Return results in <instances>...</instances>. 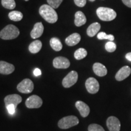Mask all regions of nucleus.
Wrapping results in <instances>:
<instances>
[{"label": "nucleus", "instance_id": "f257e3e1", "mask_svg": "<svg viewBox=\"0 0 131 131\" xmlns=\"http://www.w3.org/2000/svg\"><path fill=\"white\" fill-rule=\"evenodd\" d=\"M39 13L42 18L47 23L53 24L58 20V15L53 7L47 4L41 6L39 9Z\"/></svg>", "mask_w": 131, "mask_h": 131}, {"label": "nucleus", "instance_id": "f03ea898", "mask_svg": "<svg viewBox=\"0 0 131 131\" xmlns=\"http://www.w3.org/2000/svg\"><path fill=\"white\" fill-rule=\"evenodd\" d=\"M19 35V30L15 26L9 24L0 32V38L3 40H9L15 39Z\"/></svg>", "mask_w": 131, "mask_h": 131}, {"label": "nucleus", "instance_id": "7ed1b4c3", "mask_svg": "<svg viewBox=\"0 0 131 131\" xmlns=\"http://www.w3.org/2000/svg\"><path fill=\"white\" fill-rule=\"evenodd\" d=\"M96 15L101 20L111 21L114 20L117 16V13L111 8L100 7L96 9Z\"/></svg>", "mask_w": 131, "mask_h": 131}, {"label": "nucleus", "instance_id": "20e7f679", "mask_svg": "<svg viewBox=\"0 0 131 131\" xmlns=\"http://www.w3.org/2000/svg\"><path fill=\"white\" fill-rule=\"evenodd\" d=\"M79 123V119L75 116L70 115L63 117L60 119L58 123V126L60 129H67L74 126L77 125Z\"/></svg>", "mask_w": 131, "mask_h": 131}, {"label": "nucleus", "instance_id": "39448f33", "mask_svg": "<svg viewBox=\"0 0 131 131\" xmlns=\"http://www.w3.org/2000/svg\"><path fill=\"white\" fill-rule=\"evenodd\" d=\"M34 85L32 80L26 78L20 82L17 86V89L19 92L23 94H29L34 90Z\"/></svg>", "mask_w": 131, "mask_h": 131}, {"label": "nucleus", "instance_id": "423d86ee", "mask_svg": "<svg viewBox=\"0 0 131 131\" xmlns=\"http://www.w3.org/2000/svg\"><path fill=\"white\" fill-rule=\"evenodd\" d=\"M78 73L76 71L72 70L64 78L62 81V84L64 88H69L74 85L77 82L78 80Z\"/></svg>", "mask_w": 131, "mask_h": 131}, {"label": "nucleus", "instance_id": "0eeeda50", "mask_svg": "<svg viewBox=\"0 0 131 131\" xmlns=\"http://www.w3.org/2000/svg\"><path fill=\"white\" fill-rule=\"evenodd\" d=\"M42 104V100L38 95H32L27 98L26 101V106L29 109H37L40 107Z\"/></svg>", "mask_w": 131, "mask_h": 131}, {"label": "nucleus", "instance_id": "6e6552de", "mask_svg": "<svg viewBox=\"0 0 131 131\" xmlns=\"http://www.w3.org/2000/svg\"><path fill=\"white\" fill-rule=\"evenodd\" d=\"M87 91L90 94H94L97 93L100 89V84L97 80L93 77L88 78L85 83Z\"/></svg>", "mask_w": 131, "mask_h": 131}, {"label": "nucleus", "instance_id": "1a4fd4ad", "mask_svg": "<svg viewBox=\"0 0 131 131\" xmlns=\"http://www.w3.org/2000/svg\"><path fill=\"white\" fill-rule=\"evenodd\" d=\"M106 124L109 131H119L120 130V122L117 117L114 116L108 118L106 121Z\"/></svg>", "mask_w": 131, "mask_h": 131}, {"label": "nucleus", "instance_id": "9d476101", "mask_svg": "<svg viewBox=\"0 0 131 131\" xmlns=\"http://www.w3.org/2000/svg\"><path fill=\"white\" fill-rule=\"evenodd\" d=\"M53 66L57 69H67L70 66V61L63 57H58L53 59Z\"/></svg>", "mask_w": 131, "mask_h": 131}, {"label": "nucleus", "instance_id": "9b49d317", "mask_svg": "<svg viewBox=\"0 0 131 131\" xmlns=\"http://www.w3.org/2000/svg\"><path fill=\"white\" fill-rule=\"evenodd\" d=\"M22 101V98L18 94H12L6 96L4 98L5 105L7 106L9 104H13L15 107Z\"/></svg>", "mask_w": 131, "mask_h": 131}, {"label": "nucleus", "instance_id": "f8f14e48", "mask_svg": "<svg viewBox=\"0 0 131 131\" xmlns=\"http://www.w3.org/2000/svg\"><path fill=\"white\" fill-rule=\"evenodd\" d=\"M131 73V69L127 66H123L119 69L115 75V79L117 81H123L128 77Z\"/></svg>", "mask_w": 131, "mask_h": 131}, {"label": "nucleus", "instance_id": "ddd939ff", "mask_svg": "<svg viewBox=\"0 0 131 131\" xmlns=\"http://www.w3.org/2000/svg\"><path fill=\"white\" fill-rule=\"evenodd\" d=\"M15 70V66L12 64L6 61H0V73L3 75H9Z\"/></svg>", "mask_w": 131, "mask_h": 131}, {"label": "nucleus", "instance_id": "4468645a", "mask_svg": "<svg viewBox=\"0 0 131 131\" xmlns=\"http://www.w3.org/2000/svg\"><path fill=\"white\" fill-rule=\"evenodd\" d=\"M77 109L79 111L80 114L83 117H88L90 113V108L88 104L81 101H78L75 103Z\"/></svg>", "mask_w": 131, "mask_h": 131}, {"label": "nucleus", "instance_id": "2eb2a0df", "mask_svg": "<svg viewBox=\"0 0 131 131\" xmlns=\"http://www.w3.org/2000/svg\"><path fill=\"white\" fill-rule=\"evenodd\" d=\"M44 31V26L41 22L37 23L34 26V29L30 32V36L32 38L35 39L40 37Z\"/></svg>", "mask_w": 131, "mask_h": 131}, {"label": "nucleus", "instance_id": "dca6fc26", "mask_svg": "<svg viewBox=\"0 0 131 131\" xmlns=\"http://www.w3.org/2000/svg\"><path fill=\"white\" fill-rule=\"evenodd\" d=\"M81 40V36L78 33H74L66 38L65 42L69 46H73L79 43Z\"/></svg>", "mask_w": 131, "mask_h": 131}, {"label": "nucleus", "instance_id": "f3484780", "mask_svg": "<svg viewBox=\"0 0 131 131\" xmlns=\"http://www.w3.org/2000/svg\"><path fill=\"white\" fill-rule=\"evenodd\" d=\"M94 73L99 77H104L107 75V70L104 65L100 63H95L93 65Z\"/></svg>", "mask_w": 131, "mask_h": 131}, {"label": "nucleus", "instance_id": "a211bd4d", "mask_svg": "<svg viewBox=\"0 0 131 131\" xmlns=\"http://www.w3.org/2000/svg\"><path fill=\"white\" fill-rule=\"evenodd\" d=\"M86 17L85 15L81 11H78L75 14V21L74 23L75 26L77 27L84 25L86 23Z\"/></svg>", "mask_w": 131, "mask_h": 131}, {"label": "nucleus", "instance_id": "6ab92c4d", "mask_svg": "<svg viewBox=\"0 0 131 131\" xmlns=\"http://www.w3.org/2000/svg\"><path fill=\"white\" fill-rule=\"evenodd\" d=\"M101 29V25L100 24L98 23H94L91 24L89 27H88V29H87V34L90 37H93L98 34L99 30Z\"/></svg>", "mask_w": 131, "mask_h": 131}, {"label": "nucleus", "instance_id": "aec40b11", "mask_svg": "<svg viewBox=\"0 0 131 131\" xmlns=\"http://www.w3.org/2000/svg\"><path fill=\"white\" fill-rule=\"evenodd\" d=\"M42 48V42L40 40H35L30 44L29 46V50L31 53H37L40 51Z\"/></svg>", "mask_w": 131, "mask_h": 131}, {"label": "nucleus", "instance_id": "412c9836", "mask_svg": "<svg viewBox=\"0 0 131 131\" xmlns=\"http://www.w3.org/2000/svg\"><path fill=\"white\" fill-rule=\"evenodd\" d=\"M50 45L52 49L55 51H60L63 48L61 42L57 38H52L50 40Z\"/></svg>", "mask_w": 131, "mask_h": 131}, {"label": "nucleus", "instance_id": "4be33fe9", "mask_svg": "<svg viewBox=\"0 0 131 131\" xmlns=\"http://www.w3.org/2000/svg\"><path fill=\"white\" fill-rule=\"evenodd\" d=\"M9 18L10 19L14 21H19L23 18V15L19 11H12L9 14Z\"/></svg>", "mask_w": 131, "mask_h": 131}, {"label": "nucleus", "instance_id": "5701e85b", "mask_svg": "<svg viewBox=\"0 0 131 131\" xmlns=\"http://www.w3.org/2000/svg\"><path fill=\"white\" fill-rule=\"evenodd\" d=\"M88 55V52L84 48H79L74 53V57L75 59L80 60L84 58Z\"/></svg>", "mask_w": 131, "mask_h": 131}, {"label": "nucleus", "instance_id": "b1692460", "mask_svg": "<svg viewBox=\"0 0 131 131\" xmlns=\"http://www.w3.org/2000/svg\"><path fill=\"white\" fill-rule=\"evenodd\" d=\"M1 4L7 9H14L16 7V3L14 0H1Z\"/></svg>", "mask_w": 131, "mask_h": 131}, {"label": "nucleus", "instance_id": "393cba45", "mask_svg": "<svg viewBox=\"0 0 131 131\" xmlns=\"http://www.w3.org/2000/svg\"><path fill=\"white\" fill-rule=\"evenodd\" d=\"M97 38L99 40H109L111 41H113L114 40L115 37L112 35H107L105 32H100L97 34Z\"/></svg>", "mask_w": 131, "mask_h": 131}, {"label": "nucleus", "instance_id": "a878e982", "mask_svg": "<svg viewBox=\"0 0 131 131\" xmlns=\"http://www.w3.org/2000/svg\"><path fill=\"white\" fill-rule=\"evenodd\" d=\"M105 49L108 52H113L117 49V45L115 42L112 41H109L106 42L105 45Z\"/></svg>", "mask_w": 131, "mask_h": 131}, {"label": "nucleus", "instance_id": "bb28decb", "mask_svg": "<svg viewBox=\"0 0 131 131\" xmlns=\"http://www.w3.org/2000/svg\"><path fill=\"white\" fill-rule=\"evenodd\" d=\"M63 0H47L49 6H51L53 9H57L63 2Z\"/></svg>", "mask_w": 131, "mask_h": 131}, {"label": "nucleus", "instance_id": "cd10ccee", "mask_svg": "<svg viewBox=\"0 0 131 131\" xmlns=\"http://www.w3.org/2000/svg\"><path fill=\"white\" fill-rule=\"evenodd\" d=\"M89 131H105L102 126L97 124H91L88 127Z\"/></svg>", "mask_w": 131, "mask_h": 131}, {"label": "nucleus", "instance_id": "c85d7f7f", "mask_svg": "<svg viewBox=\"0 0 131 131\" xmlns=\"http://www.w3.org/2000/svg\"><path fill=\"white\" fill-rule=\"evenodd\" d=\"M74 3L78 7H83L86 4V0H74Z\"/></svg>", "mask_w": 131, "mask_h": 131}, {"label": "nucleus", "instance_id": "c756f323", "mask_svg": "<svg viewBox=\"0 0 131 131\" xmlns=\"http://www.w3.org/2000/svg\"><path fill=\"white\" fill-rule=\"evenodd\" d=\"M6 108H7L8 112H9L10 114L13 115L15 114V112L16 107H15L14 105H13V104H9V105L6 106Z\"/></svg>", "mask_w": 131, "mask_h": 131}, {"label": "nucleus", "instance_id": "7c9ffc66", "mask_svg": "<svg viewBox=\"0 0 131 131\" xmlns=\"http://www.w3.org/2000/svg\"><path fill=\"white\" fill-rule=\"evenodd\" d=\"M34 74L36 77L40 76V75H41V71L40 69L36 68L34 70Z\"/></svg>", "mask_w": 131, "mask_h": 131}, {"label": "nucleus", "instance_id": "2f4dec72", "mask_svg": "<svg viewBox=\"0 0 131 131\" xmlns=\"http://www.w3.org/2000/svg\"><path fill=\"white\" fill-rule=\"evenodd\" d=\"M124 4L127 6L128 7L131 8V0H122Z\"/></svg>", "mask_w": 131, "mask_h": 131}, {"label": "nucleus", "instance_id": "473e14b6", "mask_svg": "<svg viewBox=\"0 0 131 131\" xmlns=\"http://www.w3.org/2000/svg\"><path fill=\"white\" fill-rule=\"evenodd\" d=\"M125 57L128 61H131V52H129V53H127Z\"/></svg>", "mask_w": 131, "mask_h": 131}, {"label": "nucleus", "instance_id": "72a5a7b5", "mask_svg": "<svg viewBox=\"0 0 131 131\" xmlns=\"http://www.w3.org/2000/svg\"><path fill=\"white\" fill-rule=\"evenodd\" d=\"M90 1H92V2H93V1H95V0H89Z\"/></svg>", "mask_w": 131, "mask_h": 131}, {"label": "nucleus", "instance_id": "f704fd0d", "mask_svg": "<svg viewBox=\"0 0 131 131\" xmlns=\"http://www.w3.org/2000/svg\"><path fill=\"white\" fill-rule=\"evenodd\" d=\"M24 1H28L29 0H24Z\"/></svg>", "mask_w": 131, "mask_h": 131}]
</instances>
